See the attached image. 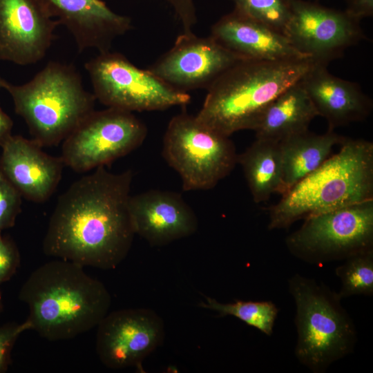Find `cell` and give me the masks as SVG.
<instances>
[{"instance_id":"18","label":"cell","mask_w":373,"mask_h":373,"mask_svg":"<svg viewBox=\"0 0 373 373\" xmlns=\"http://www.w3.org/2000/svg\"><path fill=\"white\" fill-rule=\"evenodd\" d=\"M210 36L243 60L309 58L296 50L283 32L234 10L212 26Z\"/></svg>"},{"instance_id":"2","label":"cell","mask_w":373,"mask_h":373,"mask_svg":"<svg viewBox=\"0 0 373 373\" xmlns=\"http://www.w3.org/2000/svg\"><path fill=\"white\" fill-rule=\"evenodd\" d=\"M19 299L29 309L30 328L50 341L68 340L97 326L108 313L105 285L84 267L62 259L46 262L28 276Z\"/></svg>"},{"instance_id":"5","label":"cell","mask_w":373,"mask_h":373,"mask_svg":"<svg viewBox=\"0 0 373 373\" xmlns=\"http://www.w3.org/2000/svg\"><path fill=\"white\" fill-rule=\"evenodd\" d=\"M4 88L41 147L64 141L95 110L94 94L85 90L81 76L69 64L50 61L29 82H7Z\"/></svg>"},{"instance_id":"32","label":"cell","mask_w":373,"mask_h":373,"mask_svg":"<svg viewBox=\"0 0 373 373\" xmlns=\"http://www.w3.org/2000/svg\"><path fill=\"white\" fill-rule=\"evenodd\" d=\"M7 82H6L5 79H3L0 75V88H4V87H5Z\"/></svg>"},{"instance_id":"16","label":"cell","mask_w":373,"mask_h":373,"mask_svg":"<svg viewBox=\"0 0 373 373\" xmlns=\"http://www.w3.org/2000/svg\"><path fill=\"white\" fill-rule=\"evenodd\" d=\"M0 172L22 197L35 202L49 199L60 182L64 163L32 139L11 135L1 146Z\"/></svg>"},{"instance_id":"17","label":"cell","mask_w":373,"mask_h":373,"mask_svg":"<svg viewBox=\"0 0 373 373\" xmlns=\"http://www.w3.org/2000/svg\"><path fill=\"white\" fill-rule=\"evenodd\" d=\"M73 35L79 51L110 50L113 41L132 28L131 19L113 12L103 0H41Z\"/></svg>"},{"instance_id":"29","label":"cell","mask_w":373,"mask_h":373,"mask_svg":"<svg viewBox=\"0 0 373 373\" xmlns=\"http://www.w3.org/2000/svg\"><path fill=\"white\" fill-rule=\"evenodd\" d=\"M173 8L182 27V32H192L197 22L193 0H164Z\"/></svg>"},{"instance_id":"4","label":"cell","mask_w":373,"mask_h":373,"mask_svg":"<svg viewBox=\"0 0 373 373\" xmlns=\"http://www.w3.org/2000/svg\"><path fill=\"white\" fill-rule=\"evenodd\" d=\"M313 64L310 58L240 61L207 88L196 116L229 137L241 130L254 131L269 104L298 82Z\"/></svg>"},{"instance_id":"22","label":"cell","mask_w":373,"mask_h":373,"mask_svg":"<svg viewBox=\"0 0 373 373\" xmlns=\"http://www.w3.org/2000/svg\"><path fill=\"white\" fill-rule=\"evenodd\" d=\"M237 163L242 169L256 203L265 202L273 193H280L282 162L278 142L256 138L238 155Z\"/></svg>"},{"instance_id":"28","label":"cell","mask_w":373,"mask_h":373,"mask_svg":"<svg viewBox=\"0 0 373 373\" xmlns=\"http://www.w3.org/2000/svg\"><path fill=\"white\" fill-rule=\"evenodd\" d=\"M0 231V285L8 281L20 265V254L13 240Z\"/></svg>"},{"instance_id":"21","label":"cell","mask_w":373,"mask_h":373,"mask_svg":"<svg viewBox=\"0 0 373 373\" xmlns=\"http://www.w3.org/2000/svg\"><path fill=\"white\" fill-rule=\"evenodd\" d=\"M345 137L328 130L316 134L309 130L278 142L282 162L280 195L285 193L303 178L321 166L331 155L334 147Z\"/></svg>"},{"instance_id":"7","label":"cell","mask_w":373,"mask_h":373,"mask_svg":"<svg viewBox=\"0 0 373 373\" xmlns=\"http://www.w3.org/2000/svg\"><path fill=\"white\" fill-rule=\"evenodd\" d=\"M238 155L230 137L185 111L171 118L163 138L162 155L184 191L215 187L233 170Z\"/></svg>"},{"instance_id":"10","label":"cell","mask_w":373,"mask_h":373,"mask_svg":"<svg viewBox=\"0 0 373 373\" xmlns=\"http://www.w3.org/2000/svg\"><path fill=\"white\" fill-rule=\"evenodd\" d=\"M147 132L132 112L94 110L63 141L61 157L74 171L86 172L132 152L142 144Z\"/></svg>"},{"instance_id":"23","label":"cell","mask_w":373,"mask_h":373,"mask_svg":"<svg viewBox=\"0 0 373 373\" xmlns=\"http://www.w3.org/2000/svg\"><path fill=\"white\" fill-rule=\"evenodd\" d=\"M199 306L216 312L221 317L234 316L247 325L255 327L268 336L273 334L278 308L272 301H244L235 300L233 303H223L210 297Z\"/></svg>"},{"instance_id":"20","label":"cell","mask_w":373,"mask_h":373,"mask_svg":"<svg viewBox=\"0 0 373 373\" xmlns=\"http://www.w3.org/2000/svg\"><path fill=\"white\" fill-rule=\"evenodd\" d=\"M318 116L300 80L289 86L265 110L254 128L256 138L276 142L309 130Z\"/></svg>"},{"instance_id":"14","label":"cell","mask_w":373,"mask_h":373,"mask_svg":"<svg viewBox=\"0 0 373 373\" xmlns=\"http://www.w3.org/2000/svg\"><path fill=\"white\" fill-rule=\"evenodd\" d=\"M59 24L41 0H0V60L19 65L38 62Z\"/></svg>"},{"instance_id":"26","label":"cell","mask_w":373,"mask_h":373,"mask_svg":"<svg viewBox=\"0 0 373 373\" xmlns=\"http://www.w3.org/2000/svg\"><path fill=\"white\" fill-rule=\"evenodd\" d=\"M22 195L0 172V231L15 226L21 212Z\"/></svg>"},{"instance_id":"31","label":"cell","mask_w":373,"mask_h":373,"mask_svg":"<svg viewBox=\"0 0 373 373\" xmlns=\"http://www.w3.org/2000/svg\"><path fill=\"white\" fill-rule=\"evenodd\" d=\"M13 122L0 106V146L12 135Z\"/></svg>"},{"instance_id":"3","label":"cell","mask_w":373,"mask_h":373,"mask_svg":"<svg viewBox=\"0 0 373 373\" xmlns=\"http://www.w3.org/2000/svg\"><path fill=\"white\" fill-rule=\"evenodd\" d=\"M338 153L303 178L268 208L269 230L373 200V143L345 137Z\"/></svg>"},{"instance_id":"9","label":"cell","mask_w":373,"mask_h":373,"mask_svg":"<svg viewBox=\"0 0 373 373\" xmlns=\"http://www.w3.org/2000/svg\"><path fill=\"white\" fill-rule=\"evenodd\" d=\"M85 68L96 99L107 107L153 111L185 106L191 101L188 93L173 88L149 69L139 68L119 52H99Z\"/></svg>"},{"instance_id":"13","label":"cell","mask_w":373,"mask_h":373,"mask_svg":"<svg viewBox=\"0 0 373 373\" xmlns=\"http://www.w3.org/2000/svg\"><path fill=\"white\" fill-rule=\"evenodd\" d=\"M242 60L210 35L201 37L193 32H182L172 48L149 70L173 88L187 93L207 89L225 70Z\"/></svg>"},{"instance_id":"1","label":"cell","mask_w":373,"mask_h":373,"mask_svg":"<svg viewBox=\"0 0 373 373\" xmlns=\"http://www.w3.org/2000/svg\"><path fill=\"white\" fill-rule=\"evenodd\" d=\"M133 173L104 166L73 182L58 198L44 236V253L82 267L115 268L135 234L128 209Z\"/></svg>"},{"instance_id":"15","label":"cell","mask_w":373,"mask_h":373,"mask_svg":"<svg viewBox=\"0 0 373 373\" xmlns=\"http://www.w3.org/2000/svg\"><path fill=\"white\" fill-rule=\"evenodd\" d=\"M128 209L135 234L152 246H163L193 234L198 221L176 192L151 189L131 196Z\"/></svg>"},{"instance_id":"6","label":"cell","mask_w":373,"mask_h":373,"mask_svg":"<svg viewBox=\"0 0 373 373\" xmlns=\"http://www.w3.org/2000/svg\"><path fill=\"white\" fill-rule=\"evenodd\" d=\"M296 305L294 354L314 373H324L353 353L357 331L338 294L323 282L299 274L287 282Z\"/></svg>"},{"instance_id":"27","label":"cell","mask_w":373,"mask_h":373,"mask_svg":"<svg viewBox=\"0 0 373 373\" xmlns=\"http://www.w3.org/2000/svg\"><path fill=\"white\" fill-rule=\"evenodd\" d=\"M28 329L31 328L27 320L21 323H10L0 326V373L8 370L16 341L21 334Z\"/></svg>"},{"instance_id":"11","label":"cell","mask_w":373,"mask_h":373,"mask_svg":"<svg viewBox=\"0 0 373 373\" xmlns=\"http://www.w3.org/2000/svg\"><path fill=\"white\" fill-rule=\"evenodd\" d=\"M289 17L283 30L294 48L314 63L327 66L364 39L360 21L345 11L305 0H288Z\"/></svg>"},{"instance_id":"8","label":"cell","mask_w":373,"mask_h":373,"mask_svg":"<svg viewBox=\"0 0 373 373\" xmlns=\"http://www.w3.org/2000/svg\"><path fill=\"white\" fill-rule=\"evenodd\" d=\"M285 245L292 256L312 265L373 249V200L305 218Z\"/></svg>"},{"instance_id":"33","label":"cell","mask_w":373,"mask_h":373,"mask_svg":"<svg viewBox=\"0 0 373 373\" xmlns=\"http://www.w3.org/2000/svg\"><path fill=\"white\" fill-rule=\"evenodd\" d=\"M2 310H3V302H2V298L0 294V313L2 312Z\"/></svg>"},{"instance_id":"30","label":"cell","mask_w":373,"mask_h":373,"mask_svg":"<svg viewBox=\"0 0 373 373\" xmlns=\"http://www.w3.org/2000/svg\"><path fill=\"white\" fill-rule=\"evenodd\" d=\"M344 11L352 18L360 21L365 17L373 15V0H347V8Z\"/></svg>"},{"instance_id":"24","label":"cell","mask_w":373,"mask_h":373,"mask_svg":"<svg viewBox=\"0 0 373 373\" xmlns=\"http://www.w3.org/2000/svg\"><path fill=\"white\" fill-rule=\"evenodd\" d=\"M335 274L341 283L340 297L373 295V249L352 256L336 267Z\"/></svg>"},{"instance_id":"19","label":"cell","mask_w":373,"mask_h":373,"mask_svg":"<svg viewBox=\"0 0 373 373\" xmlns=\"http://www.w3.org/2000/svg\"><path fill=\"white\" fill-rule=\"evenodd\" d=\"M300 83L328 130L365 120L372 112V101L360 86L332 75L325 66L314 63Z\"/></svg>"},{"instance_id":"25","label":"cell","mask_w":373,"mask_h":373,"mask_svg":"<svg viewBox=\"0 0 373 373\" xmlns=\"http://www.w3.org/2000/svg\"><path fill=\"white\" fill-rule=\"evenodd\" d=\"M234 10L283 33L289 17L288 0H232Z\"/></svg>"},{"instance_id":"12","label":"cell","mask_w":373,"mask_h":373,"mask_svg":"<svg viewBox=\"0 0 373 373\" xmlns=\"http://www.w3.org/2000/svg\"><path fill=\"white\" fill-rule=\"evenodd\" d=\"M97 327V354L111 369L142 370L143 361L162 345L165 338L163 319L146 308L108 313Z\"/></svg>"}]
</instances>
